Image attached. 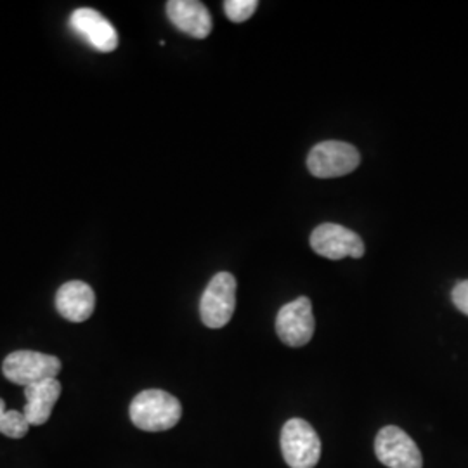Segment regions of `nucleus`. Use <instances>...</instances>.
Returning a JSON list of instances; mask_svg holds the SVG:
<instances>
[{"label":"nucleus","mask_w":468,"mask_h":468,"mask_svg":"<svg viewBox=\"0 0 468 468\" xmlns=\"http://www.w3.org/2000/svg\"><path fill=\"white\" fill-rule=\"evenodd\" d=\"M61 371V361L56 356L35 351L11 352L4 363L2 373L13 384H38L49 378H56Z\"/></svg>","instance_id":"obj_3"},{"label":"nucleus","mask_w":468,"mask_h":468,"mask_svg":"<svg viewBox=\"0 0 468 468\" xmlns=\"http://www.w3.org/2000/svg\"><path fill=\"white\" fill-rule=\"evenodd\" d=\"M311 247L318 255L330 261H340L344 257L361 259L367 250L359 234L338 224L318 226L311 234Z\"/></svg>","instance_id":"obj_8"},{"label":"nucleus","mask_w":468,"mask_h":468,"mask_svg":"<svg viewBox=\"0 0 468 468\" xmlns=\"http://www.w3.org/2000/svg\"><path fill=\"white\" fill-rule=\"evenodd\" d=\"M167 16L172 25L193 38H207L212 32V16L198 0H170Z\"/></svg>","instance_id":"obj_10"},{"label":"nucleus","mask_w":468,"mask_h":468,"mask_svg":"<svg viewBox=\"0 0 468 468\" xmlns=\"http://www.w3.org/2000/svg\"><path fill=\"white\" fill-rule=\"evenodd\" d=\"M377 458L388 468H421L423 458L417 442L399 427H384L375 439Z\"/></svg>","instance_id":"obj_6"},{"label":"nucleus","mask_w":468,"mask_h":468,"mask_svg":"<svg viewBox=\"0 0 468 468\" xmlns=\"http://www.w3.org/2000/svg\"><path fill=\"white\" fill-rule=\"evenodd\" d=\"M69 27L100 52H113L118 48L115 27L94 9L80 7L73 11L69 16Z\"/></svg>","instance_id":"obj_9"},{"label":"nucleus","mask_w":468,"mask_h":468,"mask_svg":"<svg viewBox=\"0 0 468 468\" xmlns=\"http://www.w3.org/2000/svg\"><path fill=\"white\" fill-rule=\"evenodd\" d=\"M313 303L307 297L288 302L276 316V334L290 347L307 346L314 335Z\"/></svg>","instance_id":"obj_7"},{"label":"nucleus","mask_w":468,"mask_h":468,"mask_svg":"<svg viewBox=\"0 0 468 468\" xmlns=\"http://www.w3.org/2000/svg\"><path fill=\"white\" fill-rule=\"evenodd\" d=\"M96 293L84 282H68L56 293V309L71 323H84L92 316Z\"/></svg>","instance_id":"obj_11"},{"label":"nucleus","mask_w":468,"mask_h":468,"mask_svg":"<svg viewBox=\"0 0 468 468\" xmlns=\"http://www.w3.org/2000/svg\"><path fill=\"white\" fill-rule=\"evenodd\" d=\"M361 164V154L349 143L324 141L307 156V168L319 179H334L354 172Z\"/></svg>","instance_id":"obj_4"},{"label":"nucleus","mask_w":468,"mask_h":468,"mask_svg":"<svg viewBox=\"0 0 468 468\" xmlns=\"http://www.w3.org/2000/svg\"><path fill=\"white\" fill-rule=\"evenodd\" d=\"M257 7H259L257 0H226L224 2V13L233 23L247 21L249 17L253 16Z\"/></svg>","instance_id":"obj_14"},{"label":"nucleus","mask_w":468,"mask_h":468,"mask_svg":"<svg viewBox=\"0 0 468 468\" xmlns=\"http://www.w3.org/2000/svg\"><path fill=\"white\" fill-rule=\"evenodd\" d=\"M452 302L458 311L468 316V280L456 284L452 290Z\"/></svg>","instance_id":"obj_15"},{"label":"nucleus","mask_w":468,"mask_h":468,"mask_svg":"<svg viewBox=\"0 0 468 468\" xmlns=\"http://www.w3.org/2000/svg\"><path fill=\"white\" fill-rule=\"evenodd\" d=\"M236 307V280L231 272H218L207 284L200 301V316L207 328H224Z\"/></svg>","instance_id":"obj_5"},{"label":"nucleus","mask_w":468,"mask_h":468,"mask_svg":"<svg viewBox=\"0 0 468 468\" xmlns=\"http://www.w3.org/2000/svg\"><path fill=\"white\" fill-rule=\"evenodd\" d=\"M61 396V384L58 378H49L38 384L25 387V410L23 415L30 425H44L50 419L52 408Z\"/></svg>","instance_id":"obj_12"},{"label":"nucleus","mask_w":468,"mask_h":468,"mask_svg":"<svg viewBox=\"0 0 468 468\" xmlns=\"http://www.w3.org/2000/svg\"><path fill=\"white\" fill-rule=\"evenodd\" d=\"M30 423L25 419L23 411L7 410L4 399H0V434L11 439H21L28 434Z\"/></svg>","instance_id":"obj_13"},{"label":"nucleus","mask_w":468,"mask_h":468,"mask_svg":"<svg viewBox=\"0 0 468 468\" xmlns=\"http://www.w3.org/2000/svg\"><path fill=\"white\" fill-rule=\"evenodd\" d=\"M129 413L137 429L146 432H164L179 423L183 406L177 398L165 390L150 388L135 396Z\"/></svg>","instance_id":"obj_1"},{"label":"nucleus","mask_w":468,"mask_h":468,"mask_svg":"<svg viewBox=\"0 0 468 468\" xmlns=\"http://www.w3.org/2000/svg\"><path fill=\"white\" fill-rule=\"evenodd\" d=\"M282 452L290 468H314L321 458V439L305 420H288L282 431Z\"/></svg>","instance_id":"obj_2"}]
</instances>
